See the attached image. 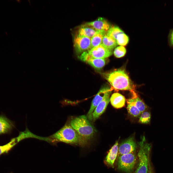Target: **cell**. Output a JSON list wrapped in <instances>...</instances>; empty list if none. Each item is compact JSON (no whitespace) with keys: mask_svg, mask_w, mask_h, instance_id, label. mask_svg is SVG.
<instances>
[{"mask_svg":"<svg viewBox=\"0 0 173 173\" xmlns=\"http://www.w3.org/2000/svg\"><path fill=\"white\" fill-rule=\"evenodd\" d=\"M118 140L110 149L104 161L108 166L114 167V164L118 153Z\"/></svg>","mask_w":173,"mask_h":173,"instance_id":"11","label":"cell"},{"mask_svg":"<svg viewBox=\"0 0 173 173\" xmlns=\"http://www.w3.org/2000/svg\"><path fill=\"white\" fill-rule=\"evenodd\" d=\"M137 145L133 137H130L121 143L118 146V155L135 152Z\"/></svg>","mask_w":173,"mask_h":173,"instance_id":"10","label":"cell"},{"mask_svg":"<svg viewBox=\"0 0 173 173\" xmlns=\"http://www.w3.org/2000/svg\"><path fill=\"white\" fill-rule=\"evenodd\" d=\"M110 100L111 105L114 107L118 109L122 108L125 105L126 100L123 96L116 93L112 94Z\"/></svg>","mask_w":173,"mask_h":173,"instance_id":"14","label":"cell"},{"mask_svg":"<svg viewBox=\"0 0 173 173\" xmlns=\"http://www.w3.org/2000/svg\"><path fill=\"white\" fill-rule=\"evenodd\" d=\"M139 149L137 154L138 163L134 173H148L151 146L147 142L144 136L139 142Z\"/></svg>","mask_w":173,"mask_h":173,"instance_id":"4","label":"cell"},{"mask_svg":"<svg viewBox=\"0 0 173 173\" xmlns=\"http://www.w3.org/2000/svg\"><path fill=\"white\" fill-rule=\"evenodd\" d=\"M110 95L107 96L97 106L93 113L94 122L103 113L110 101Z\"/></svg>","mask_w":173,"mask_h":173,"instance_id":"12","label":"cell"},{"mask_svg":"<svg viewBox=\"0 0 173 173\" xmlns=\"http://www.w3.org/2000/svg\"><path fill=\"white\" fill-rule=\"evenodd\" d=\"M104 77L115 88L122 90H132L133 85L124 69L119 68L106 73Z\"/></svg>","mask_w":173,"mask_h":173,"instance_id":"2","label":"cell"},{"mask_svg":"<svg viewBox=\"0 0 173 173\" xmlns=\"http://www.w3.org/2000/svg\"><path fill=\"white\" fill-rule=\"evenodd\" d=\"M86 23L97 31H107L110 27V24L108 21L102 17H99L95 20Z\"/></svg>","mask_w":173,"mask_h":173,"instance_id":"13","label":"cell"},{"mask_svg":"<svg viewBox=\"0 0 173 173\" xmlns=\"http://www.w3.org/2000/svg\"><path fill=\"white\" fill-rule=\"evenodd\" d=\"M111 93V91L110 88L107 87H103L99 90L93 99L90 108L87 114V117L89 120H93V113L96 107L105 97L110 95Z\"/></svg>","mask_w":173,"mask_h":173,"instance_id":"6","label":"cell"},{"mask_svg":"<svg viewBox=\"0 0 173 173\" xmlns=\"http://www.w3.org/2000/svg\"><path fill=\"white\" fill-rule=\"evenodd\" d=\"M98 31L86 23L80 26L78 29L77 34L91 38Z\"/></svg>","mask_w":173,"mask_h":173,"instance_id":"15","label":"cell"},{"mask_svg":"<svg viewBox=\"0 0 173 173\" xmlns=\"http://www.w3.org/2000/svg\"><path fill=\"white\" fill-rule=\"evenodd\" d=\"M168 43L170 46L173 47V29L170 31L168 36Z\"/></svg>","mask_w":173,"mask_h":173,"instance_id":"26","label":"cell"},{"mask_svg":"<svg viewBox=\"0 0 173 173\" xmlns=\"http://www.w3.org/2000/svg\"><path fill=\"white\" fill-rule=\"evenodd\" d=\"M87 116L82 115L72 119L70 124L82 137L88 141L93 137L95 130Z\"/></svg>","mask_w":173,"mask_h":173,"instance_id":"3","label":"cell"},{"mask_svg":"<svg viewBox=\"0 0 173 173\" xmlns=\"http://www.w3.org/2000/svg\"><path fill=\"white\" fill-rule=\"evenodd\" d=\"M23 139L21 135L17 137L12 139L8 143L0 146V155L5 153H7L20 141Z\"/></svg>","mask_w":173,"mask_h":173,"instance_id":"17","label":"cell"},{"mask_svg":"<svg viewBox=\"0 0 173 173\" xmlns=\"http://www.w3.org/2000/svg\"><path fill=\"white\" fill-rule=\"evenodd\" d=\"M102 44L107 48L112 50L117 45L116 41L106 33L103 37Z\"/></svg>","mask_w":173,"mask_h":173,"instance_id":"20","label":"cell"},{"mask_svg":"<svg viewBox=\"0 0 173 173\" xmlns=\"http://www.w3.org/2000/svg\"><path fill=\"white\" fill-rule=\"evenodd\" d=\"M148 173H153L152 169L151 166H149L148 167Z\"/></svg>","mask_w":173,"mask_h":173,"instance_id":"27","label":"cell"},{"mask_svg":"<svg viewBox=\"0 0 173 173\" xmlns=\"http://www.w3.org/2000/svg\"><path fill=\"white\" fill-rule=\"evenodd\" d=\"M79 57L81 60L87 63L97 70L101 69L105 63V59L93 58L89 55L87 51L82 53Z\"/></svg>","mask_w":173,"mask_h":173,"instance_id":"9","label":"cell"},{"mask_svg":"<svg viewBox=\"0 0 173 173\" xmlns=\"http://www.w3.org/2000/svg\"><path fill=\"white\" fill-rule=\"evenodd\" d=\"M127 110L130 115L135 117L140 116L141 113L136 106L132 98L127 99Z\"/></svg>","mask_w":173,"mask_h":173,"instance_id":"18","label":"cell"},{"mask_svg":"<svg viewBox=\"0 0 173 173\" xmlns=\"http://www.w3.org/2000/svg\"><path fill=\"white\" fill-rule=\"evenodd\" d=\"M126 52L125 48L123 46H120L116 48L113 52L114 56L117 58H120L124 56Z\"/></svg>","mask_w":173,"mask_h":173,"instance_id":"25","label":"cell"},{"mask_svg":"<svg viewBox=\"0 0 173 173\" xmlns=\"http://www.w3.org/2000/svg\"><path fill=\"white\" fill-rule=\"evenodd\" d=\"M87 51L92 57L101 59L108 57L113 53L112 50L107 48L102 43L92 48Z\"/></svg>","mask_w":173,"mask_h":173,"instance_id":"8","label":"cell"},{"mask_svg":"<svg viewBox=\"0 0 173 173\" xmlns=\"http://www.w3.org/2000/svg\"><path fill=\"white\" fill-rule=\"evenodd\" d=\"M135 152L119 155L117 168L126 173H130L134 168L136 161Z\"/></svg>","mask_w":173,"mask_h":173,"instance_id":"5","label":"cell"},{"mask_svg":"<svg viewBox=\"0 0 173 173\" xmlns=\"http://www.w3.org/2000/svg\"><path fill=\"white\" fill-rule=\"evenodd\" d=\"M123 33L124 32L123 31L118 27L116 26H113L110 28L106 31V34L116 41L117 35Z\"/></svg>","mask_w":173,"mask_h":173,"instance_id":"22","label":"cell"},{"mask_svg":"<svg viewBox=\"0 0 173 173\" xmlns=\"http://www.w3.org/2000/svg\"><path fill=\"white\" fill-rule=\"evenodd\" d=\"M50 136L59 141L82 147L88 143V141L81 136L70 125L67 124Z\"/></svg>","mask_w":173,"mask_h":173,"instance_id":"1","label":"cell"},{"mask_svg":"<svg viewBox=\"0 0 173 173\" xmlns=\"http://www.w3.org/2000/svg\"><path fill=\"white\" fill-rule=\"evenodd\" d=\"M151 117L150 113L149 112L144 111L140 115L139 121L142 124L148 123L150 121Z\"/></svg>","mask_w":173,"mask_h":173,"instance_id":"24","label":"cell"},{"mask_svg":"<svg viewBox=\"0 0 173 173\" xmlns=\"http://www.w3.org/2000/svg\"><path fill=\"white\" fill-rule=\"evenodd\" d=\"M128 36L124 33L118 35L117 37L116 41L117 45L121 46L126 45L129 41Z\"/></svg>","mask_w":173,"mask_h":173,"instance_id":"23","label":"cell"},{"mask_svg":"<svg viewBox=\"0 0 173 173\" xmlns=\"http://www.w3.org/2000/svg\"><path fill=\"white\" fill-rule=\"evenodd\" d=\"M74 46L78 53L88 51L91 49V38L76 34L74 38Z\"/></svg>","mask_w":173,"mask_h":173,"instance_id":"7","label":"cell"},{"mask_svg":"<svg viewBox=\"0 0 173 173\" xmlns=\"http://www.w3.org/2000/svg\"><path fill=\"white\" fill-rule=\"evenodd\" d=\"M132 98L133 99L136 106L141 113L145 111L147 108L146 105L135 93L133 94Z\"/></svg>","mask_w":173,"mask_h":173,"instance_id":"21","label":"cell"},{"mask_svg":"<svg viewBox=\"0 0 173 173\" xmlns=\"http://www.w3.org/2000/svg\"><path fill=\"white\" fill-rule=\"evenodd\" d=\"M13 127L12 124L6 118L0 116V135L8 132Z\"/></svg>","mask_w":173,"mask_h":173,"instance_id":"16","label":"cell"},{"mask_svg":"<svg viewBox=\"0 0 173 173\" xmlns=\"http://www.w3.org/2000/svg\"><path fill=\"white\" fill-rule=\"evenodd\" d=\"M106 32V31H97L91 38V49L102 43L103 37Z\"/></svg>","mask_w":173,"mask_h":173,"instance_id":"19","label":"cell"}]
</instances>
